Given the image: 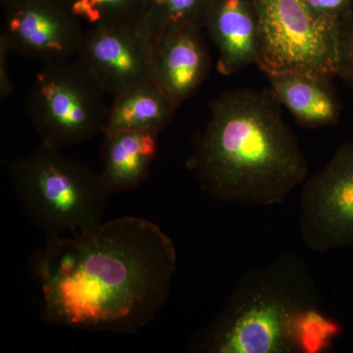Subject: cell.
I'll return each instance as SVG.
<instances>
[{"instance_id": "8992f818", "label": "cell", "mask_w": 353, "mask_h": 353, "mask_svg": "<svg viewBox=\"0 0 353 353\" xmlns=\"http://www.w3.org/2000/svg\"><path fill=\"white\" fill-rule=\"evenodd\" d=\"M263 73H297L334 80L340 21L313 13L303 0H254Z\"/></svg>"}, {"instance_id": "277c9868", "label": "cell", "mask_w": 353, "mask_h": 353, "mask_svg": "<svg viewBox=\"0 0 353 353\" xmlns=\"http://www.w3.org/2000/svg\"><path fill=\"white\" fill-rule=\"evenodd\" d=\"M14 192L46 238L81 236L103 223L108 194L101 173L41 143L9 164Z\"/></svg>"}, {"instance_id": "ac0fdd59", "label": "cell", "mask_w": 353, "mask_h": 353, "mask_svg": "<svg viewBox=\"0 0 353 353\" xmlns=\"http://www.w3.org/2000/svg\"><path fill=\"white\" fill-rule=\"evenodd\" d=\"M305 6L321 17L340 21L353 10V0H303Z\"/></svg>"}, {"instance_id": "9a60e30c", "label": "cell", "mask_w": 353, "mask_h": 353, "mask_svg": "<svg viewBox=\"0 0 353 353\" xmlns=\"http://www.w3.org/2000/svg\"><path fill=\"white\" fill-rule=\"evenodd\" d=\"M213 0H146L143 24L157 38L173 26L192 25L205 28Z\"/></svg>"}, {"instance_id": "5bb4252c", "label": "cell", "mask_w": 353, "mask_h": 353, "mask_svg": "<svg viewBox=\"0 0 353 353\" xmlns=\"http://www.w3.org/2000/svg\"><path fill=\"white\" fill-rule=\"evenodd\" d=\"M178 108L154 83H138L114 95L102 134L122 131L161 134L171 124Z\"/></svg>"}, {"instance_id": "4fadbf2b", "label": "cell", "mask_w": 353, "mask_h": 353, "mask_svg": "<svg viewBox=\"0 0 353 353\" xmlns=\"http://www.w3.org/2000/svg\"><path fill=\"white\" fill-rule=\"evenodd\" d=\"M159 134L148 131L104 134L99 173L110 196L132 192L145 182L157 157Z\"/></svg>"}, {"instance_id": "30bf717a", "label": "cell", "mask_w": 353, "mask_h": 353, "mask_svg": "<svg viewBox=\"0 0 353 353\" xmlns=\"http://www.w3.org/2000/svg\"><path fill=\"white\" fill-rule=\"evenodd\" d=\"M210 68L201 28L173 26L154 39L150 81L178 108L196 94Z\"/></svg>"}, {"instance_id": "9c48e42d", "label": "cell", "mask_w": 353, "mask_h": 353, "mask_svg": "<svg viewBox=\"0 0 353 353\" xmlns=\"http://www.w3.org/2000/svg\"><path fill=\"white\" fill-rule=\"evenodd\" d=\"M154 38L143 21L88 28L78 59L106 94L152 82Z\"/></svg>"}, {"instance_id": "7c38bea8", "label": "cell", "mask_w": 353, "mask_h": 353, "mask_svg": "<svg viewBox=\"0 0 353 353\" xmlns=\"http://www.w3.org/2000/svg\"><path fill=\"white\" fill-rule=\"evenodd\" d=\"M270 90L301 126L338 124L341 103L332 79L297 73H263Z\"/></svg>"}, {"instance_id": "e0dca14e", "label": "cell", "mask_w": 353, "mask_h": 353, "mask_svg": "<svg viewBox=\"0 0 353 353\" xmlns=\"http://www.w3.org/2000/svg\"><path fill=\"white\" fill-rule=\"evenodd\" d=\"M336 77L353 94V10L339 23Z\"/></svg>"}, {"instance_id": "ba28073f", "label": "cell", "mask_w": 353, "mask_h": 353, "mask_svg": "<svg viewBox=\"0 0 353 353\" xmlns=\"http://www.w3.org/2000/svg\"><path fill=\"white\" fill-rule=\"evenodd\" d=\"M0 39L10 51L43 63L78 57L82 24L64 0H7Z\"/></svg>"}, {"instance_id": "2e32d148", "label": "cell", "mask_w": 353, "mask_h": 353, "mask_svg": "<svg viewBox=\"0 0 353 353\" xmlns=\"http://www.w3.org/2000/svg\"><path fill=\"white\" fill-rule=\"evenodd\" d=\"M70 12L90 27L143 19L146 0H64Z\"/></svg>"}, {"instance_id": "3957f363", "label": "cell", "mask_w": 353, "mask_h": 353, "mask_svg": "<svg viewBox=\"0 0 353 353\" xmlns=\"http://www.w3.org/2000/svg\"><path fill=\"white\" fill-rule=\"evenodd\" d=\"M323 312L303 260L282 253L239 280L212 322L190 343L201 353H319L341 336Z\"/></svg>"}, {"instance_id": "d6986e66", "label": "cell", "mask_w": 353, "mask_h": 353, "mask_svg": "<svg viewBox=\"0 0 353 353\" xmlns=\"http://www.w3.org/2000/svg\"><path fill=\"white\" fill-rule=\"evenodd\" d=\"M10 52L7 44L0 39V97L2 101L13 94V85L7 69V57Z\"/></svg>"}, {"instance_id": "7a4b0ae2", "label": "cell", "mask_w": 353, "mask_h": 353, "mask_svg": "<svg viewBox=\"0 0 353 353\" xmlns=\"http://www.w3.org/2000/svg\"><path fill=\"white\" fill-rule=\"evenodd\" d=\"M270 88H239L210 103L187 166L218 201L273 206L308 175V163Z\"/></svg>"}, {"instance_id": "8fae6325", "label": "cell", "mask_w": 353, "mask_h": 353, "mask_svg": "<svg viewBox=\"0 0 353 353\" xmlns=\"http://www.w3.org/2000/svg\"><path fill=\"white\" fill-rule=\"evenodd\" d=\"M218 50L220 74L231 76L259 63V24L254 0H213L205 28Z\"/></svg>"}, {"instance_id": "ffe728a7", "label": "cell", "mask_w": 353, "mask_h": 353, "mask_svg": "<svg viewBox=\"0 0 353 353\" xmlns=\"http://www.w3.org/2000/svg\"><path fill=\"white\" fill-rule=\"evenodd\" d=\"M0 1H1V4H3V3H6L7 0H0Z\"/></svg>"}, {"instance_id": "6da1fadb", "label": "cell", "mask_w": 353, "mask_h": 353, "mask_svg": "<svg viewBox=\"0 0 353 353\" xmlns=\"http://www.w3.org/2000/svg\"><path fill=\"white\" fill-rule=\"evenodd\" d=\"M29 265L41 290L44 322L134 334L166 303L176 250L155 223L126 216L83 236L48 239Z\"/></svg>"}, {"instance_id": "52a82bcc", "label": "cell", "mask_w": 353, "mask_h": 353, "mask_svg": "<svg viewBox=\"0 0 353 353\" xmlns=\"http://www.w3.org/2000/svg\"><path fill=\"white\" fill-rule=\"evenodd\" d=\"M299 227L311 252L353 246V141L341 145L304 183Z\"/></svg>"}, {"instance_id": "5b68a950", "label": "cell", "mask_w": 353, "mask_h": 353, "mask_svg": "<svg viewBox=\"0 0 353 353\" xmlns=\"http://www.w3.org/2000/svg\"><path fill=\"white\" fill-rule=\"evenodd\" d=\"M105 94L79 59L43 63L28 97V116L41 143L62 150L102 134Z\"/></svg>"}]
</instances>
